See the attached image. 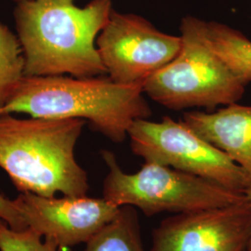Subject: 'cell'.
I'll list each match as a JSON object with an SVG mask.
<instances>
[{"mask_svg": "<svg viewBox=\"0 0 251 251\" xmlns=\"http://www.w3.org/2000/svg\"><path fill=\"white\" fill-rule=\"evenodd\" d=\"M13 17L25 76L93 77L107 75L96 40L113 10L112 0H22Z\"/></svg>", "mask_w": 251, "mask_h": 251, "instance_id": "cell-1", "label": "cell"}, {"mask_svg": "<svg viewBox=\"0 0 251 251\" xmlns=\"http://www.w3.org/2000/svg\"><path fill=\"white\" fill-rule=\"evenodd\" d=\"M12 1H14L15 3H17V2H20V1H22V0H12Z\"/></svg>", "mask_w": 251, "mask_h": 251, "instance_id": "cell-17", "label": "cell"}, {"mask_svg": "<svg viewBox=\"0 0 251 251\" xmlns=\"http://www.w3.org/2000/svg\"><path fill=\"white\" fill-rule=\"evenodd\" d=\"M179 32L182 44L179 53L144 81V94L171 110L213 111L241 99L246 87L205 42L197 17L182 18Z\"/></svg>", "mask_w": 251, "mask_h": 251, "instance_id": "cell-4", "label": "cell"}, {"mask_svg": "<svg viewBox=\"0 0 251 251\" xmlns=\"http://www.w3.org/2000/svg\"><path fill=\"white\" fill-rule=\"evenodd\" d=\"M13 204L27 228L62 248L87 243L109 224L119 210L104 198L87 196L45 198L20 193Z\"/></svg>", "mask_w": 251, "mask_h": 251, "instance_id": "cell-9", "label": "cell"}, {"mask_svg": "<svg viewBox=\"0 0 251 251\" xmlns=\"http://www.w3.org/2000/svg\"><path fill=\"white\" fill-rule=\"evenodd\" d=\"M86 245L85 251H145L134 206H120L117 216Z\"/></svg>", "mask_w": 251, "mask_h": 251, "instance_id": "cell-12", "label": "cell"}, {"mask_svg": "<svg viewBox=\"0 0 251 251\" xmlns=\"http://www.w3.org/2000/svg\"><path fill=\"white\" fill-rule=\"evenodd\" d=\"M245 194H246V196H247V198H248V200H249V203H250V205H251V185L249 187V188L246 190V192H245ZM249 251H251V244H250V249H249Z\"/></svg>", "mask_w": 251, "mask_h": 251, "instance_id": "cell-16", "label": "cell"}, {"mask_svg": "<svg viewBox=\"0 0 251 251\" xmlns=\"http://www.w3.org/2000/svg\"><path fill=\"white\" fill-rule=\"evenodd\" d=\"M100 153L108 168L102 198L119 207L134 206L147 217L229 206L248 200L245 193L155 163L145 162L140 171L128 174L121 169L114 152L102 150Z\"/></svg>", "mask_w": 251, "mask_h": 251, "instance_id": "cell-5", "label": "cell"}, {"mask_svg": "<svg viewBox=\"0 0 251 251\" xmlns=\"http://www.w3.org/2000/svg\"><path fill=\"white\" fill-rule=\"evenodd\" d=\"M0 251H71L45 240L34 230H14L0 220Z\"/></svg>", "mask_w": 251, "mask_h": 251, "instance_id": "cell-14", "label": "cell"}, {"mask_svg": "<svg viewBox=\"0 0 251 251\" xmlns=\"http://www.w3.org/2000/svg\"><path fill=\"white\" fill-rule=\"evenodd\" d=\"M150 251H249V200L229 206L176 213L152 230Z\"/></svg>", "mask_w": 251, "mask_h": 251, "instance_id": "cell-8", "label": "cell"}, {"mask_svg": "<svg viewBox=\"0 0 251 251\" xmlns=\"http://www.w3.org/2000/svg\"><path fill=\"white\" fill-rule=\"evenodd\" d=\"M199 32L207 45L246 87L251 83V40L242 32L218 22L197 18Z\"/></svg>", "mask_w": 251, "mask_h": 251, "instance_id": "cell-11", "label": "cell"}, {"mask_svg": "<svg viewBox=\"0 0 251 251\" xmlns=\"http://www.w3.org/2000/svg\"><path fill=\"white\" fill-rule=\"evenodd\" d=\"M183 122L227 154L251 180V105L236 102L215 112L185 113Z\"/></svg>", "mask_w": 251, "mask_h": 251, "instance_id": "cell-10", "label": "cell"}, {"mask_svg": "<svg viewBox=\"0 0 251 251\" xmlns=\"http://www.w3.org/2000/svg\"><path fill=\"white\" fill-rule=\"evenodd\" d=\"M127 136L132 152L144 162L171 167L242 193L251 185L237 164L183 121L170 117H162L159 122L138 119Z\"/></svg>", "mask_w": 251, "mask_h": 251, "instance_id": "cell-6", "label": "cell"}, {"mask_svg": "<svg viewBox=\"0 0 251 251\" xmlns=\"http://www.w3.org/2000/svg\"><path fill=\"white\" fill-rule=\"evenodd\" d=\"M142 85H125L109 76H25L3 114L89 121L91 127L114 143H122L138 119H148L151 108Z\"/></svg>", "mask_w": 251, "mask_h": 251, "instance_id": "cell-2", "label": "cell"}, {"mask_svg": "<svg viewBox=\"0 0 251 251\" xmlns=\"http://www.w3.org/2000/svg\"><path fill=\"white\" fill-rule=\"evenodd\" d=\"M181 37L164 33L148 20L113 9L96 47L107 75L125 85L144 81L178 55Z\"/></svg>", "mask_w": 251, "mask_h": 251, "instance_id": "cell-7", "label": "cell"}, {"mask_svg": "<svg viewBox=\"0 0 251 251\" xmlns=\"http://www.w3.org/2000/svg\"><path fill=\"white\" fill-rule=\"evenodd\" d=\"M25 66L18 36L0 22V109L5 106L25 76Z\"/></svg>", "mask_w": 251, "mask_h": 251, "instance_id": "cell-13", "label": "cell"}, {"mask_svg": "<svg viewBox=\"0 0 251 251\" xmlns=\"http://www.w3.org/2000/svg\"><path fill=\"white\" fill-rule=\"evenodd\" d=\"M86 121L0 115V168L20 193L87 196L88 174L75 155Z\"/></svg>", "mask_w": 251, "mask_h": 251, "instance_id": "cell-3", "label": "cell"}, {"mask_svg": "<svg viewBox=\"0 0 251 251\" xmlns=\"http://www.w3.org/2000/svg\"><path fill=\"white\" fill-rule=\"evenodd\" d=\"M0 220L14 230H24L27 226L15 208L13 201L0 194Z\"/></svg>", "mask_w": 251, "mask_h": 251, "instance_id": "cell-15", "label": "cell"}]
</instances>
